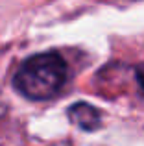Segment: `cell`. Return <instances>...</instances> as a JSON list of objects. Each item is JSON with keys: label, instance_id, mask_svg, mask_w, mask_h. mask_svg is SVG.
<instances>
[{"label": "cell", "instance_id": "obj_3", "mask_svg": "<svg viewBox=\"0 0 144 146\" xmlns=\"http://www.w3.org/2000/svg\"><path fill=\"white\" fill-rule=\"evenodd\" d=\"M135 76H137V82H139V85H141V89L144 93V63L135 67Z\"/></svg>", "mask_w": 144, "mask_h": 146}, {"label": "cell", "instance_id": "obj_1", "mask_svg": "<svg viewBox=\"0 0 144 146\" xmlns=\"http://www.w3.org/2000/svg\"><path fill=\"white\" fill-rule=\"evenodd\" d=\"M67 82V63L59 54L44 52L35 54L22 61L13 85L22 96L35 102L50 100L61 91Z\"/></svg>", "mask_w": 144, "mask_h": 146}, {"label": "cell", "instance_id": "obj_2", "mask_svg": "<svg viewBox=\"0 0 144 146\" xmlns=\"http://www.w3.org/2000/svg\"><path fill=\"white\" fill-rule=\"evenodd\" d=\"M70 122H74L79 129L83 131H96L102 126V113L87 102H76L72 104L67 111Z\"/></svg>", "mask_w": 144, "mask_h": 146}, {"label": "cell", "instance_id": "obj_4", "mask_svg": "<svg viewBox=\"0 0 144 146\" xmlns=\"http://www.w3.org/2000/svg\"><path fill=\"white\" fill-rule=\"evenodd\" d=\"M52 146H70L69 143H59V144H52Z\"/></svg>", "mask_w": 144, "mask_h": 146}]
</instances>
